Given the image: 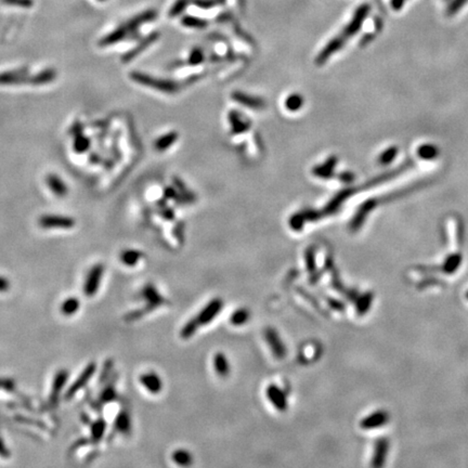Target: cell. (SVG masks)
<instances>
[{
    "instance_id": "cell-25",
    "label": "cell",
    "mask_w": 468,
    "mask_h": 468,
    "mask_svg": "<svg viewBox=\"0 0 468 468\" xmlns=\"http://www.w3.org/2000/svg\"><path fill=\"white\" fill-rule=\"evenodd\" d=\"M336 157H331L327 160L324 164H322L321 166H317L313 169V175L319 177V178H329L332 176V172H333L335 165H336Z\"/></svg>"
},
{
    "instance_id": "cell-13",
    "label": "cell",
    "mask_w": 468,
    "mask_h": 468,
    "mask_svg": "<svg viewBox=\"0 0 468 468\" xmlns=\"http://www.w3.org/2000/svg\"><path fill=\"white\" fill-rule=\"evenodd\" d=\"M389 449V443L386 438H380L376 440L374 447V455L372 457L371 465L373 467H382L385 465L386 457Z\"/></svg>"
},
{
    "instance_id": "cell-18",
    "label": "cell",
    "mask_w": 468,
    "mask_h": 468,
    "mask_svg": "<svg viewBox=\"0 0 468 468\" xmlns=\"http://www.w3.org/2000/svg\"><path fill=\"white\" fill-rule=\"evenodd\" d=\"M214 368L217 372L220 377H227L230 374V363L226 357V354L222 352H217L214 355Z\"/></svg>"
},
{
    "instance_id": "cell-27",
    "label": "cell",
    "mask_w": 468,
    "mask_h": 468,
    "mask_svg": "<svg viewBox=\"0 0 468 468\" xmlns=\"http://www.w3.org/2000/svg\"><path fill=\"white\" fill-rule=\"evenodd\" d=\"M126 34H127V32H126V27H119V29H117L113 33H111L110 35L104 37V38L100 41V46L107 47V46H112L116 43H118L119 40L125 38Z\"/></svg>"
},
{
    "instance_id": "cell-47",
    "label": "cell",
    "mask_w": 468,
    "mask_h": 468,
    "mask_svg": "<svg viewBox=\"0 0 468 468\" xmlns=\"http://www.w3.org/2000/svg\"><path fill=\"white\" fill-rule=\"evenodd\" d=\"M466 298H467V299H468V292H467V293H466Z\"/></svg>"
},
{
    "instance_id": "cell-28",
    "label": "cell",
    "mask_w": 468,
    "mask_h": 468,
    "mask_svg": "<svg viewBox=\"0 0 468 468\" xmlns=\"http://www.w3.org/2000/svg\"><path fill=\"white\" fill-rule=\"evenodd\" d=\"M251 313L245 308H240L234 311L230 317V323L234 326H241L244 325L250 320Z\"/></svg>"
},
{
    "instance_id": "cell-39",
    "label": "cell",
    "mask_w": 468,
    "mask_h": 468,
    "mask_svg": "<svg viewBox=\"0 0 468 468\" xmlns=\"http://www.w3.org/2000/svg\"><path fill=\"white\" fill-rule=\"evenodd\" d=\"M0 388H3L7 391H12L16 388V383L11 378H0Z\"/></svg>"
},
{
    "instance_id": "cell-20",
    "label": "cell",
    "mask_w": 468,
    "mask_h": 468,
    "mask_svg": "<svg viewBox=\"0 0 468 468\" xmlns=\"http://www.w3.org/2000/svg\"><path fill=\"white\" fill-rule=\"evenodd\" d=\"M373 206L371 202H368L364 204L363 206H361V208H360L358 210V213L354 215V217L353 219L351 220V222H350V229L352 231H358L360 228L362 227V223L364 220H366L367 216H368V214L371 212L372 208H373Z\"/></svg>"
},
{
    "instance_id": "cell-19",
    "label": "cell",
    "mask_w": 468,
    "mask_h": 468,
    "mask_svg": "<svg viewBox=\"0 0 468 468\" xmlns=\"http://www.w3.org/2000/svg\"><path fill=\"white\" fill-rule=\"evenodd\" d=\"M114 429L117 433L128 435L132 430V419L127 411H120L117 414L115 422H114Z\"/></svg>"
},
{
    "instance_id": "cell-23",
    "label": "cell",
    "mask_w": 468,
    "mask_h": 468,
    "mask_svg": "<svg viewBox=\"0 0 468 468\" xmlns=\"http://www.w3.org/2000/svg\"><path fill=\"white\" fill-rule=\"evenodd\" d=\"M462 264V256L460 254H452L448 256L441 266V271L446 274H453Z\"/></svg>"
},
{
    "instance_id": "cell-41",
    "label": "cell",
    "mask_w": 468,
    "mask_h": 468,
    "mask_svg": "<svg viewBox=\"0 0 468 468\" xmlns=\"http://www.w3.org/2000/svg\"><path fill=\"white\" fill-rule=\"evenodd\" d=\"M84 133V127H83V124L82 123H79V121H77V123H75L73 126H72V128L69 129V134L73 135V137H77V135L79 134H83Z\"/></svg>"
},
{
    "instance_id": "cell-37",
    "label": "cell",
    "mask_w": 468,
    "mask_h": 468,
    "mask_svg": "<svg viewBox=\"0 0 468 468\" xmlns=\"http://www.w3.org/2000/svg\"><path fill=\"white\" fill-rule=\"evenodd\" d=\"M305 258H306V267H307L308 272L313 274V273L316 272V270H317L315 251H313L312 249L307 250L306 254H305Z\"/></svg>"
},
{
    "instance_id": "cell-14",
    "label": "cell",
    "mask_w": 468,
    "mask_h": 468,
    "mask_svg": "<svg viewBox=\"0 0 468 468\" xmlns=\"http://www.w3.org/2000/svg\"><path fill=\"white\" fill-rule=\"evenodd\" d=\"M140 383L149 392H151L153 395L160 394L163 389L162 378L154 372L146 373L140 376Z\"/></svg>"
},
{
    "instance_id": "cell-33",
    "label": "cell",
    "mask_w": 468,
    "mask_h": 468,
    "mask_svg": "<svg viewBox=\"0 0 468 468\" xmlns=\"http://www.w3.org/2000/svg\"><path fill=\"white\" fill-rule=\"evenodd\" d=\"M116 398H117V392H116V389H115V386L113 385V384H110V385H107L104 388V389L101 391L99 400H100L101 403L105 404V403H110V402L116 400Z\"/></svg>"
},
{
    "instance_id": "cell-36",
    "label": "cell",
    "mask_w": 468,
    "mask_h": 468,
    "mask_svg": "<svg viewBox=\"0 0 468 468\" xmlns=\"http://www.w3.org/2000/svg\"><path fill=\"white\" fill-rule=\"evenodd\" d=\"M306 219L302 216L301 212L298 214H295L292 216V218L289 219V227L292 228V230L294 231H301L305 227Z\"/></svg>"
},
{
    "instance_id": "cell-15",
    "label": "cell",
    "mask_w": 468,
    "mask_h": 468,
    "mask_svg": "<svg viewBox=\"0 0 468 468\" xmlns=\"http://www.w3.org/2000/svg\"><path fill=\"white\" fill-rule=\"evenodd\" d=\"M46 182L50 191L59 198H64L68 193L67 185L61 178L55 174H50L46 177Z\"/></svg>"
},
{
    "instance_id": "cell-22",
    "label": "cell",
    "mask_w": 468,
    "mask_h": 468,
    "mask_svg": "<svg viewBox=\"0 0 468 468\" xmlns=\"http://www.w3.org/2000/svg\"><path fill=\"white\" fill-rule=\"evenodd\" d=\"M373 299H374V294L371 292L363 294L357 298V301H355V311H357L358 316L366 315V313L368 311V309L371 308Z\"/></svg>"
},
{
    "instance_id": "cell-3",
    "label": "cell",
    "mask_w": 468,
    "mask_h": 468,
    "mask_svg": "<svg viewBox=\"0 0 468 468\" xmlns=\"http://www.w3.org/2000/svg\"><path fill=\"white\" fill-rule=\"evenodd\" d=\"M130 78H132L134 82L140 84V85L156 89V90L162 92L172 93V92H176L178 89H179L177 84L174 82L154 78L152 76H150V75H147L141 72H133L130 74Z\"/></svg>"
},
{
    "instance_id": "cell-11",
    "label": "cell",
    "mask_w": 468,
    "mask_h": 468,
    "mask_svg": "<svg viewBox=\"0 0 468 468\" xmlns=\"http://www.w3.org/2000/svg\"><path fill=\"white\" fill-rule=\"evenodd\" d=\"M68 375H69V374H68V371H67V368L59 369V371L57 372V374H55V376H54V378H53L52 387H51L50 397H49L50 404L52 405V406L57 405L58 401H59V398H60V395H61V392H62L63 388H64V386H65V384H67V382Z\"/></svg>"
},
{
    "instance_id": "cell-46",
    "label": "cell",
    "mask_w": 468,
    "mask_h": 468,
    "mask_svg": "<svg viewBox=\"0 0 468 468\" xmlns=\"http://www.w3.org/2000/svg\"><path fill=\"white\" fill-rule=\"evenodd\" d=\"M89 160H90L92 164H98L100 162V157L99 155H97V154H91L90 157H89Z\"/></svg>"
},
{
    "instance_id": "cell-12",
    "label": "cell",
    "mask_w": 468,
    "mask_h": 468,
    "mask_svg": "<svg viewBox=\"0 0 468 468\" xmlns=\"http://www.w3.org/2000/svg\"><path fill=\"white\" fill-rule=\"evenodd\" d=\"M389 420V415L385 411H376L369 414L366 418H363L360 423V427L362 429H375L385 426Z\"/></svg>"
},
{
    "instance_id": "cell-29",
    "label": "cell",
    "mask_w": 468,
    "mask_h": 468,
    "mask_svg": "<svg viewBox=\"0 0 468 468\" xmlns=\"http://www.w3.org/2000/svg\"><path fill=\"white\" fill-rule=\"evenodd\" d=\"M172 461H174L177 465L179 466H190L192 463H193V457H192V454L188 452L186 450H177L171 455Z\"/></svg>"
},
{
    "instance_id": "cell-6",
    "label": "cell",
    "mask_w": 468,
    "mask_h": 468,
    "mask_svg": "<svg viewBox=\"0 0 468 468\" xmlns=\"http://www.w3.org/2000/svg\"><path fill=\"white\" fill-rule=\"evenodd\" d=\"M39 226L43 229H72L75 226V220L72 217L60 216V215H44L38 220Z\"/></svg>"
},
{
    "instance_id": "cell-2",
    "label": "cell",
    "mask_w": 468,
    "mask_h": 468,
    "mask_svg": "<svg viewBox=\"0 0 468 468\" xmlns=\"http://www.w3.org/2000/svg\"><path fill=\"white\" fill-rule=\"evenodd\" d=\"M141 296L146 299L147 306L140 309V310H135L133 312H129L127 316L125 317V320L127 322H132L139 319V318L143 317L147 313L151 312L155 308H158L162 305H165L166 299L164 298L162 295L158 293L157 289L153 286L152 284H148L143 287L141 292Z\"/></svg>"
},
{
    "instance_id": "cell-31",
    "label": "cell",
    "mask_w": 468,
    "mask_h": 468,
    "mask_svg": "<svg viewBox=\"0 0 468 468\" xmlns=\"http://www.w3.org/2000/svg\"><path fill=\"white\" fill-rule=\"evenodd\" d=\"M90 143H91L90 139H89L88 137L84 135V134H79V135H77V137H75V139H74L73 149L76 153L83 154V153H85V152L88 151L89 148H90Z\"/></svg>"
},
{
    "instance_id": "cell-5",
    "label": "cell",
    "mask_w": 468,
    "mask_h": 468,
    "mask_svg": "<svg viewBox=\"0 0 468 468\" xmlns=\"http://www.w3.org/2000/svg\"><path fill=\"white\" fill-rule=\"evenodd\" d=\"M96 369H97V364L95 362L89 363L88 366L83 369L81 375H79L72 384V386L68 388L67 394H65V399L67 400L72 399V398L76 395L79 390H82L83 388L89 383V381L91 380L92 376L95 375Z\"/></svg>"
},
{
    "instance_id": "cell-35",
    "label": "cell",
    "mask_w": 468,
    "mask_h": 468,
    "mask_svg": "<svg viewBox=\"0 0 468 468\" xmlns=\"http://www.w3.org/2000/svg\"><path fill=\"white\" fill-rule=\"evenodd\" d=\"M302 103H303V99L296 93V95H291L286 100H285V107H286L288 111L295 112L301 109L302 106Z\"/></svg>"
},
{
    "instance_id": "cell-16",
    "label": "cell",
    "mask_w": 468,
    "mask_h": 468,
    "mask_svg": "<svg viewBox=\"0 0 468 468\" xmlns=\"http://www.w3.org/2000/svg\"><path fill=\"white\" fill-rule=\"evenodd\" d=\"M58 76V73L54 68H46L44 71L37 73L34 76H30L29 84L33 86H41L47 85L55 81Z\"/></svg>"
},
{
    "instance_id": "cell-40",
    "label": "cell",
    "mask_w": 468,
    "mask_h": 468,
    "mask_svg": "<svg viewBox=\"0 0 468 468\" xmlns=\"http://www.w3.org/2000/svg\"><path fill=\"white\" fill-rule=\"evenodd\" d=\"M112 367H113V361H112V360H107L106 363L104 364V367H103V371H102V374H101V376L99 378L100 383H103V381L106 380L107 376L110 375Z\"/></svg>"
},
{
    "instance_id": "cell-10",
    "label": "cell",
    "mask_w": 468,
    "mask_h": 468,
    "mask_svg": "<svg viewBox=\"0 0 468 468\" xmlns=\"http://www.w3.org/2000/svg\"><path fill=\"white\" fill-rule=\"evenodd\" d=\"M29 82L30 75L26 68L0 73V86L23 85V84H29Z\"/></svg>"
},
{
    "instance_id": "cell-34",
    "label": "cell",
    "mask_w": 468,
    "mask_h": 468,
    "mask_svg": "<svg viewBox=\"0 0 468 468\" xmlns=\"http://www.w3.org/2000/svg\"><path fill=\"white\" fill-rule=\"evenodd\" d=\"M199 326H200V324H199V322L196 321V319L190 320L184 327H182V330L180 332V336L184 339H189L190 337H192L196 333V331H198Z\"/></svg>"
},
{
    "instance_id": "cell-42",
    "label": "cell",
    "mask_w": 468,
    "mask_h": 468,
    "mask_svg": "<svg viewBox=\"0 0 468 468\" xmlns=\"http://www.w3.org/2000/svg\"><path fill=\"white\" fill-rule=\"evenodd\" d=\"M396 152H397L396 149H389V150H387V151H386L385 153H384L383 156L381 157V162H382V163H388L389 161H391L392 158L395 157Z\"/></svg>"
},
{
    "instance_id": "cell-44",
    "label": "cell",
    "mask_w": 468,
    "mask_h": 468,
    "mask_svg": "<svg viewBox=\"0 0 468 468\" xmlns=\"http://www.w3.org/2000/svg\"><path fill=\"white\" fill-rule=\"evenodd\" d=\"M0 456H2V457L10 456V451L8 450V448L6 447V444H4L1 437H0Z\"/></svg>"
},
{
    "instance_id": "cell-32",
    "label": "cell",
    "mask_w": 468,
    "mask_h": 468,
    "mask_svg": "<svg viewBox=\"0 0 468 468\" xmlns=\"http://www.w3.org/2000/svg\"><path fill=\"white\" fill-rule=\"evenodd\" d=\"M229 118H230V124L232 126L233 133L237 134V133L245 132L246 128H247V124L245 123L244 120H242L241 117L238 116L237 112H231V114H230V116H229Z\"/></svg>"
},
{
    "instance_id": "cell-24",
    "label": "cell",
    "mask_w": 468,
    "mask_h": 468,
    "mask_svg": "<svg viewBox=\"0 0 468 468\" xmlns=\"http://www.w3.org/2000/svg\"><path fill=\"white\" fill-rule=\"evenodd\" d=\"M142 258V252L137 250H125L120 252L119 259L127 267H134Z\"/></svg>"
},
{
    "instance_id": "cell-38",
    "label": "cell",
    "mask_w": 468,
    "mask_h": 468,
    "mask_svg": "<svg viewBox=\"0 0 468 468\" xmlns=\"http://www.w3.org/2000/svg\"><path fill=\"white\" fill-rule=\"evenodd\" d=\"M203 59H204V55H203V52L201 50H194L193 52H192L190 54V58H189V62L191 64H200V63H202L203 62Z\"/></svg>"
},
{
    "instance_id": "cell-1",
    "label": "cell",
    "mask_w": 468,
    "mask_h": 468,
    "mask_svg": "<svg viewBox=\"0 0 468 468\" xmlns=\"http://www.w3.org/2000/svg\"><path fill=\"white\" fill-rule=\"evenodd\" d=\"M368 10H369L368 6H362V7L359 8L358 12L355 13L353 18L349 23V25L344 30L343 34H341L339 37H337V38H334L333 40L331 41V43H329V45H327L324 49L322 50V52L319 54V57L317 58V63L318 64L325 63L326 60L329 59L330 57H332V55H333L336 52V51H338L339 49H341V47L345 45L346 39H348V38H350V37H352L355 34V33H357L360 30V27H361L363 20L368 16Z\"/></svg>"
},
{
    "instance_id": "cell-45",
    "label": "cell",
    "mask_w": 468,
    "mask_h": 468,
    "mask_svg": "<svg viewBox=\"0 0 468 468\" xmlns=\"http://www.w3.org/2000/svg\"><path fill=\"white\" fill-rule=\"evenodd\" d=\"M10 288V283L9 281L4 279L3 277H0V293L7 292Z\"/></svg>"
},
{
    "instance_id": "cell-4",
    "label": "cell",
    "mask_w": 468,
    "mask_h": 468,
    "mask_svg": "<svg viewBox=\"0 0 468 468\" xmlns=\"http://www.w3.org/2000/svg\"><path fill=\"white\" fill-rule=\"evenodd\" d=\"M103 272H104V267L102 264H97L90 269L85 280V284H84V294H85V296L93 297L98 293Z\"/></svg>"
},
{
    "instance_id": "cell-9",
    "label": "cell",
    "mask_w": 468,
    "mask_h": 468,
    "mask_svg": "<svg viewBox=\"0 0 468 468\" xmlns=\"http://www.w3.org/2000/svg\"><path fill=\"white\" fill-rule=\"evenodd\" d=\"M266 396L275 409L280 412L287 410V396L278 385L271 384L266 389Z\"/></svg>"
},
{
    "instance_id": "cell-17",
    "label": "cell",
    "mask_w": 468,
    "mask_h": 468,
    "mask_svg": "<svg viewBox=\"0 0 468 468\" xmlns=\"http://www.w3.org/2000/svg\"><path fill=\"white\" fill-rule=\"evenodd\" d=\"M232 98L236 102L240 103V104L244 105L246 107H250V109L258 110V109H261V107L265 106V102L261 99H259V98L250 97V96H247V95H245V93H242V92L233 93Z\"/></svg>"
},
{
    "instance_id": "cell-8",
    "label": "cell",
    "mask_w": 468,
    "mask_h": 468,
    "mask_svg": "<svg viewBox=\"0 0 468 468\" xmlns=\"http://www.w3.org/2000/svg\"><path fill=\"white\" fill-rule=\"evenodd\" d=\"M265 339L267 344L269 345L275 359L282 360L286 357L287 350L285 348L279 333L274 329H272V327H268V329L265 331Z\"/></svg>"
},
{
    "instance_id": "cell-43",
    "label": "cell",
    "mask_w": 468,
    "mask_h": 468,
    "mask_svg": "<svg viewBox=\"0 0 468 468\" xmlns=\"http://www.w3.org/2000/svg\"><path fill=\"white\" fill-rule=\"evenodd\" d=\"M327 302H329V305L335 309V310H339V311H343L344 309H345V305L341 301H336V299H333V298H330V299H327Z\"/></svg>"
},
{
    "instance_id": "cell-26",
    "label": "cell",
    "mask_w": 468,
    "mask_h": 468,
    "mask_svg": "<svg viewBox=\"0 0 468 468\" xmlns=\"http://www.w3.org/2000/svg\"><path fill=\"white\" fill-rule=\"evenodd\" d=\"M81 308V301L76 297H68L61 305V312L65 317H72Z\"/></svg>"
},
{
    "instance_id": "cell-21",
    "label": "cell",
    "mask_w": 468,
    "mask_h": 468,
    "mask_svg": "<svg viewBox=\"0 0 468 468\" xmlns=\"http://www.w3.org/2000/svg\"><path fill=\"white\" fill-rule=\"evenodd\" d=\"M106 429V422L103 418H98L95 422L90 423V434L92 443H98L104 437Z\"/></svg>"
},
{
    "instance_id": "cell-7",
    "label": "cell",
    "mask_w": 468,
    "mask_h": 468,
    "mask_svg": "<svg viewBox=\"0 0 468 468\" xmlns=\"http://www.w3.org/2000/svg\"><path fill=\"white\" fill-rule=\"evenodd\" d=\"M223 308V301L220 298H214L206 305L202 311L199 313V316L195 318L196 321L199 322L200 326L209 324L215 318H216Z\"/></svg>"
},
{
    "instance_id": "cell-30",
    "label": "cell",
    "mask_w": 468,
    "mask_h": 468,
    "mask_svg": "<svg viewBox=\"0 0 468 468\" xmlns=\"http://www.w3.org/2000/svg\"><path fill=\"white\" fill-rule=\"evenodd\" d=\"M177 138L178 134L176 133H169L165 135H162L155 142V149L158 151H165L177 141Z\"/></svg>"
}]
</instances>
